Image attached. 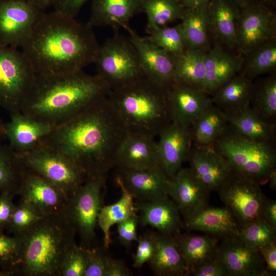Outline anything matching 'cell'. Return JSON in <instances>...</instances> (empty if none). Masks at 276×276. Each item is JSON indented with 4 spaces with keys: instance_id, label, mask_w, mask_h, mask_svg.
I'll list each match as a JSON object with an SVG mask.
<instances>
[{
    "instance_id": "e0dca14e",
    "label": "cell",
    "mask_w": 276,
    "mask_h": 276,
    "mask_svg": "<svg viewBox=\"0 0 276 276\" xmlns=\"http://www.w3.org/2000/svg\"><path fill=\"white\" fill-rule=\"evenodd\" d=\"M217 259L225 266L229 276H270L262 255L237 236L223 238Z\"/></svg>"
},
{
    "instance_id": "11a10c76",
    "label": "cell",
    "mask_w": 276,
    "mask_h": 276,
    "mask_svg": "<svg viewBox=\"0 0 276 276\" xmlns=\"http://www.w3.org/2000/svg\"><path fill=\"white\" fill-rule=\"evenodd\" d=\"M261 218L276 228V201L267 198L261 212Z\"/></svg>"
},
{
    "instance_id": "d6986e66",
    "label": "cell",
    "mask_w": 276,
    "mask_h": 276,
    "mask_svg": "<svg viewBox=\"0 0 276 276\" xmlns=\"http://www.w3.org/2000/svg\"><path fill=\"white\" fill-rule=\"evenodd\" d=\"M154 139L127 133L117 150L114 167L119 170H143L160 167L157 143Z\"/></svg>"
},
{
    "instance_id": "44dd1931",
    "label": "cell",
    "mask_w": 276,
    "mask_h": 276,
    "mask_svg": "<svg viewBox=\"0 0 276 276\" xmlns=\"http://www.w3.org/2000/svg\"><path fill=\"white\" fill-rule=\"evenodd\" d=\"M210 192L189 168H181L170 179L168 196L185 220L209 205Z\"/></svg>"
},
{
    "instance_id": "8fae6325",
    "label": "cell",
    "mask_w": 276,
    "mask_h": 276,
    "mask_svg": "<svg viewBox=\"0 0 276 276\" xmlns=\"http://www.w3.org/2000/svg\"><path fill=\"white\" fill-rule=\"evenodd\" d=\"M274 38H276L275 8L261 0L239 8L236 32L237 53L245 56Z\"/></svg>"
},
{
    "instance_id": "94428289",
    "label": "cell",
    "mask_w": 276,
    "mask_h": 276,
    "mask_svg": "<svg viewBox=\"0 0 276 276\" xmlns=\"http://www.w3.org/2000/svg\"><path fill=\"white\" fill-rule=\"evenodd\" d=\"M5 140V123L3 122L0 116V141L3 142Z\"/></svg>"
},
{
    "instance_id": "ffe728a7",
    "label": "cell",
    "mask_w": 276,
    "mask_h": 276,
    "mask_svg": "<svg viewBox=\"0 0 276 276\" xmlns=\"http://www.w3.org/2000/svg\"><path fill=\"white\" fill-rule=\"evenodd\" d=\"M157 143L160 166L172 178L188 160L193 141L190 128L171 122L158 135Z\"/></svg>"
},
{
    "instance_id": "9a60e30c",
    "label": "cell",
    "mask_w": 276,
    "mask_h": 276,
    "mask_svg": "<svg viewBox=\"0 0 276 276\" xmlns=\"http://www.w3.org/2000/svg\"><path fill=\"white\" fill-rule=\"evenodd\" d=\"M188 160L195 176L210 192H218L234 174L227 161L213 144L193 143Z\"/></svg>"
},
{
    "instance_id": "681fc988",
    "label": "cell",
    "mask_w": 276,
    "mask_h": 276,
    "mask_svg": "<svg viewBox=\"0 0 276 276\" xmlns=\"http://www.w3.org/2000/svg\"><path fill=\"white\" fill-rule=\"evenodd\" d=\"M193 276H229L224 264L217 258L195 269L190 274Z\"/></svg>"
},
{
    "instance_id": "ee69618b",
    "label": "cell",
    "mask_w": 276,
    "mask_h": 276,
    "mask_svg": "<svg viewBox=\"0 0 276 276\" xmlns=\"http://www.w3.org/2000/svg\"><path fill=\"white\" fill-rule=\"evenodd\" d=\"M90 249L75 243L66 252L62 261L58 276H84Z\"/></svg>"
},
{
    "instance_id": "ba28073f",
    "label": "cell",
    "mask_w": 276,
    "mask_h": 276,
    "mask_svg": "<svg viewBox=\"0 0 276 276\" xmlns=\"http://www.w3.org/2000/svg\"><path fill=\"white\" fill-rule=\"evenodd\" d=\"M106 174L87 176L81 187L69 197L64 212L80 238L81 246L86 248H92L96 239L98 217L103 206Z\"/></svg>"
},
{
    "instance_id": "f35d334b",
    "label": "cell",
    "mask_w": 276,
    "mask_h": 276,
    "mask_svg": "<svg viewBox=\"0 0 276 276\" xmlns=\"http://www.w3.org/2000/svg\"><path fill=\"white\" fill-rule=\"evenodd\" d=\"M275 71L276 38H274L245 55L239 73L254 81L261 75Z\"/></svg>"
},
{
    "instance_id": "4fadbf2b",
    "label": "cell",
    "mask_w": 276,
    "mask_h": 276,
    "mask_svg": "<svg viewBox=\"0 0 276 276\" xmlns=\"http://www.w3.org/2000/svg\"><path fill=\"white\" fill-rule=\"evenodd\" d=\"M44 12L25 0H0V45L21 48Z\"/></svg>"
},
{
    "instance_id": "7402d4cb",
    "label": "cell",
    "mask_w": 276,
    "mask_h": 276,
    "mask_svg": "<svg viewBox=\"0 0 276 276\" xmlns=\"http://www.w3.org/2000/svg\"><path fill=\"white\" fill-rule=\"evenodd\" d=\"M10 119L5 123L6 140L17 154L29 151L42 144L54 127L17 111L10 113Z\"/></svg>"
},
{
    "instance_id": "277c9868",
    "label": "cell",
    "mask_w": 276,
    "mask_h": 276,
    "mask_svg": "<svg viewBox=\"0 0 276 276\" xmlns=\"http://www.w3.org/2000/svg\"><path fill=\"white\" fill-rule=\"evenodd\" d=\"M107 98L127 133L155 138L171 122L166 88L146 76L111 90Z\"/></svg>"
},
{
    "instance_id": "3957f363",
    "label": "cell",
    "mask_w": 276,
    "mask_h": 276,
    "mask_svg": "<svg viewBox=\"0 0 276 276\" xmlns=\"http://www.w3.org/2000/svg\"><path fill=\"white\" fill-rule=\"evenodd\" d=\"M110 90L99 75L87 74L83 70L36 75L20 111L55 127L104 99Z\"/></svg>"
},
{
    "instance_id": "8992f818",
    "label": "cell",
    "mask_w": 276,
    "mask_h": 276,
    "mask_svg": "<svg viewBox=\"0 0 276 276\" xmlns=\"http://www.w3.org/2000/svg\"><path fill=\"white\" fill-rule=\"evenodd\" d=\"M213 145L227 161L234 174L260 185L268 182L270 175L276 171L275 142L250 139L228 125Z\"/></svg>"
},
{
    "instance_id": "5bb4252c",
    "label": "cell",
    "mask_w": 276,
    "mask_h": 276,
    "mask_svg": "<svg viewBox=\"0 0 276 276\" xmlns=\"http://www.w3.org/2000/svg\"><path fill=\"white\" fill-rule=\"evenodd\" d=\"M19 195L20 202L30 205L42 216L64 213L69 198L56 186L25 169Z\"/></svg>"
},
{
    "instance_id": "6125c7cd",
    "label": "cell",
    "mask_w": 276,
    "mask_h": 276,
    "mask_svg": "<svg viewBox=\"0 0 276 276\" xmlns=\"http://www.w3.org/2000/svg\"><path fill=\"white\" fill-rule=\"evenodd\" d=\"M264 3L275 9L276 0H261Z\"/></svg>"
},
{
    "instance_id": "6da1fadb",
    "label": "cell",
    "mask_w": 276,
    "mask_h": 276,
    "mask_svg": "<svg viewBox=\"0 0 276 276\" xmlns=\"http://www.w3.org/2000/svg\"><path fill=\"white\" fill-rule=\"evenodd\" d=\"M107 97L54 127L42 143L73 162L87 176L107 174L114 167L117 150L127 134Z\"/></svg>"
},
{
    "instance_id": "52a82bcc",
    "label": "cell",
    "mask_w": 276,
    "mask_h": 276,
    "mask_svg": "<svg viewBox=\"0 0 276 276\" xmlns=\"http://www.w3.org/2000/svg\"><path fill=\"white\" fill-rule=\"evenodd\" d=\"M97 74L111 90L145 76L137 52L129 37L114 35L100 45L94 62Z\"/></svg>"
},
{
    "instance_id": "f907efd6",
    "label": "cell",
    "mask_w": 276,
    "mask_h": 276,
    "mask_svg": "<svg viewBox=\"0 0 276 276\" xmlns=\"http://www.w3.org/2000/svg\"><path fill=\"white\" fill-rule=\"evenodd\" d=\"M14 195L9 193H0V231L6 229L15 207Z\"/></svg>"
},
{
    "instance_id": "d590c367",
    "label": "cell",
    "mask_w": 276,
    "mask_h": 276,
    "mask_svg": "<svg viewBox=\"0 0 276 276\" xmlns=\"http://www.w3.org/2000/svg\"><path fill=\"white\" fill-rule=\"evenodd\" d=\"M250 106L263 120L276 126V71L253 81Z\"/></svg>"
},
{
    "instance_id": "7dc6e473",
    "label": "cell",
    "mask_w": 276,
    "mask_h": 276,
    "mask_svg": "<svg viewBox=\"0 0 276 276\" xmlns=\"http://www.w3.org/2000/svg\"><path fill=\"white\" fill-rule=\"evenodd\" d=\"M105 249L97 247L90 249L87 266L84 276H105L107 261L109 256Z\"/></svg>"
},
{
    "instance_id": "e575fe53",
    "label": "cell",
    "mask_w": 276,
    "mask_h": 276,
    "mask_svg": "<svg viewBox=\"0 0 276 276\" xmlns=\"http://www.w3.org/2000/svg\"><path fill=\"white\" fill-rule=\"evenodd\" d=\"M253 81L240 73L225 83L212 96V100L225 113L250 105Z\"/></svg>"
},
{
    "instance_id": "1f68e13d",
    "label": "cell",
    "mask_w": 276,
    "mask_h": 276,
    "mask_svg": "<svg viewBox=\"0 0 276 276\" xmlns=\"http://www.w3.org/2000/svg\"><path fill=\"white\" fill-rule=\"evenodd\" d=\"M189 269V275L203 264L217 258L218 244L208 235L183 234L174 235Z\"/></svg>"
},
{
    "instance_id": "d6a6232c",
    "label": "cell",
    "mask_w": 276,
    "mask_h": 276,
    "mask_svg": "<svg viewBox=\"0 0 276 276\" xmlns=\"http://www.w3.org/2000/svg\"><path fill=\"white\" fill-rule=\"evenodd\" d=\"M116 181L121 190V197L113 204L103 205L97 219V224L103 234V247L105 249L108 248L111 243V227L136 214L134 198L124 187L118 175L116 177Z\"/></svg>"
},
{
    "instance_id": "2e32d148",
    "label": "cell",
    "mask_w": 276,
    "mask_h": 276,
    "mask_svg": "<svg viewBox=\"0 0 276 276\" xmlns=\"http://www.w3.org/2000/svg\"><path fill=\"white\" fill-rule=\"evenodd\" d=\"M166 93L171 122L190 129L213 105L203 90L176 82L166 88Z\"/></svg>"
},
{
    "instance_id": "7a4b0ae2",
    "label": "cell",
    "mask_w": 276,
    "mask_h": 276,
    "mask_svg": "<svg viewBox=\"0 0 276 276\" xmlns=\"http://www.w3.org/2000/svg\"><path fill=\"white\" fill-rule=\"evenodd\" d=\"M99 47L88 22L54 11L41 14L21 48L36 75L52 76L94 63Z\"/></svg>"
},
{
    "instance_id": "b9f144b4",
    "label": "cell",
    "mask_w": 276,
    "mask_h": 276,
    "mask_svg": "<svg viewBox=\"0 0 276 276\" xmlns=\"http://www.w3.org/2000/svg\"><path fill=\"white\" fill-rule=\"evenodd\" d=\"M236 236L251 249L259 251L263 246L275 242L276 228L260 218L241 226Z\"/></svg>"
},
{
    "instance_id": "bcb514c9",
    "label": "cell",
    "mask_w": 276,
    "mask_h": 276,
    "mask_svg": "<svg viewBox=\"0 0 276 276\" xmlns=\"http://www.w3.org/2000/svg\"><path fill=\"white\" fill-rule=\"evenodd\" d=\"M136 251L133 255V266L141 268L151 258L154 249V233L145 234L138 238Z\"/></svg>"
},
{
    "instance_id": "83f0119b",
    "label": "cell",
    "mask_w": 276,
    "mask_h": 276,
    "mask_svg": "<svg viewBox=\"0 0 276 276\" xmlns=\"http://www.w3.org/2000/svg\"><path fill=\"white\" fill-rule=\"evenodd\" d=\"M154 249L147 262L158 276L189 275V269L174 235L154 233Z\"/></svg>"
},
{
    "instance_id": "836d02e7",
    "label": "cell",
    "mask_w": 276,
    "mask_h": 276,
    "mask_svg": "<svg viewBox=\"0 0 276 276\" xmlns=\"http://www.w3.org/2000/svg\"><path fill=\"white\" fill-rule=\"evenodd\" d=\"M206 54L201 50L187 49L181 55L173 56L174 82L203 91Z\"/></svg>"
},
{
    "instance_id": "816d5d0a",
    "label": "cell",
    "mask_w": 276,
    "mask_h": 276,
    "mask_svg": "<svg viewBox=\"0 0 276 276\" xmlns=\"http://www.w3.org/2000/svg\"><path fill=\"white\" fill-rule=\"evenodd\" d=\"M88 0H54V11L63 15L75 18Z\"/></svg>"
},
{
    "instance_id": "5b68a950",
    "label": "cell",
    "mask_w": 276,
    "mask_h": 276,
    "mask_svg": "<svg viewBox=\"0 0 276 276\" xmlns=\"http://www.w3.org/2000/svg\"><path fill=\"white\" fill-rule=\"evenodd\" d=\"M76 234L64 213L44 216L19 236L22 243L20 276H58L68 248Z\"/></svg>"
},
{
    "instance_id": "74e56055",
    "label": "cell",
    "mask_w": 276,
    "mask_h": 276,
    "mask_svg": "<svg viewBox=\"0 0 276 276\" xmlns=\"http://www.w3.org/2000/svg\"><path fill=\"white\" fill-rule=\"evenodd\" d=\"M143 12L147 17L146 32L149 34L156 29L178 19L186 10L177 0H141Z\"/></svg>"
},
{
    "instance_id": "7c38bea8",
    "label": "cell",
    "mask_w": 276,
    "mask_h": 276,
    "mask_svg": "<svg viewBox=\"0 0 276 276\" xmlns=\"http://www.w3.org/2000/svg\"><path fill=\"white\" fill-rule=\"evenodd\" d=\"M218 193L240 227L261 218L267 198L258 182L234 173Z\"/></svg>"
},
{
    "instance_id": "8d00e7d4",
    "label": "cell",
    "mask_w": 276,
    "mask_h": 276,
    "mask_svg": "<svg viewBox=\"0 0 276 276\" xmlns=\"http://www.w3.org/2000/svg\"><path fill=\"white\" fill-rule=\"evenodd\" d=\"M228 126L226 114L214 104L207 109L190 128L193 144H213Z\"/></svg>"
},
{
    "instance_id": "ac0fdd59",
    "label": "cell",
    "mask_w": 276,
    "mask_h": 276,
    "mask_svg": "<svg viewBox=\"0 0 276 276\" xmlns=\"http://www.w3.org/2000/svg\"><path fill=\"white\" fill-rule=\"evenodd\" d=\"M139 55L145 76L167 88L174 82V57L153 43L141 37L129 25L122 27Z\"/></svg>"
},
{
    "instance_id": "9c48e42d",
    "label": "cell",
    "mask_w": 276,
    "mask_h": 276,
    "mask_svg": "<svg viewBox=\"0 0 276 276\" xmlns=\"http://www.w3.org/2000/svg\"><path fill=\"white\" fill-rule=\"evenodd\" d=\"M17 155L25 169L48 180L68 197L81 187L87 177L73 162L43 144Z\"/></svg>"
},
{
    "instance_id": "680465c9",
    "label": "cell",
    "mask_w": 276,
    "mask_h": 276,
    "mask_svg": "<svg viewBox=\"0 0 276 276\" xmlns=\"http://www.w3.org/2000/svg\"><path fill=\"white\" fill-rule=\"evenodd\" d=\"M234 2L239 8L245 7L250 3L257 0H231Z\"/></svg>"
},
{
    "instance_id": "db71d44e",
    "label": "cell",
    "mask_w": 276,
    "mask_h": 276,
    "mask_svg": "<svg viewBox=\"0 0 276 276\" xmlns=\"http://www.w3.org/2000/svg\"><path fill=\"white\" fill-rule=\"evenodd\" d=\"M130 272L121 260L108 257L105 276H128Z\"/></svg>"
},
{
    "instance_id": "ab89813d",
    "label": "cell",
    "mask_w": 276,
    "mask_h": 276,
    "mask_svg": "<svg viewBox=\"0 0 276 276\" xmlns=\"http://www.w3.org/2000/svg\"><path fill=\"white\" fill-rule=\"evenodd\" d=\"M24 171L17 154L0 141V193L19 195Z\"/></svg>"
},
{
    "instance_id": "91938a15",
    "label": "cell",
    "mask_w": 276,
    "mask_h": 276,
    "mask_svg": "<svg viewBox=\"0 0 276 276\" xmlns=\"http://www.w3.org/2000/svg\"><path fill=\"white\" fill-rule=\"evenodd\" d=\"M268 181L269 182L271 188L275 190L276 188V171L273 172L270 175Z\"/></svg>"
},
{
    "instance_id": "30bf717a",
    "label": "cell",
    "mask_w": 276,
    "mask_h": 276,
    "mask_svg": "<svg viewBox=\"0 0 276 276\" xmlns=\"http://www.w3.org/2000/svg\"><path fill=\"white\" fill-rule=\"evenodd\" d=\"M36 74L17 48L0 45V107L9 113L20 111Z\"/></svg>"
},
{
    "instance_id": "603a6c76",
    "label": "cell",
    "mask_w": 276,
    "mask_h": 276,
    "mask_svg": "<svg viewBox=\"0 0 276 276\" xmlns=\"http://www.w3.org/2000/svg\"><path fill=\"white\" fill-rule=\"evenodd\" d=\"M208 12L212 45L218 44L237 53L236 32L239 8L231 0H211Z\"/></svg>"
},
{
    "instance_id": "cb8c5ba5",
    "label": "cell",
    "mask_w": 276,
    "mask_h": 276,
    "mask_svg": "<svg viewBox=\"0 0 276 276\" xmlns=\"http://www.w3.org/2000/svg\"><path fill=\"white\" fill-rule=\"evenodd\" d=\"M136 209L140 212L139 222L149 225L158 233L174 235L183 228L180 212L175 202L166 196L150 201H136Z\"/></svg>"
},
{
    "instance_id": "9f6ffc18",
    "label": "cell",
    "mask_w": 276,
    "mask_h": 276,
    "mask_svg": "<svg viewBox=\"0 0 276 276\" xmlns=\"http://www.w3.org/2000/svg\"><path fill=\"white\" fill-rule=\"evenodd\" d=\"M185 8H194L208 5L211 0H177Z\"/></svg>"
},
{
    "instance_id": "d4e9b609",
    "label": "cell",
    "mask_w": 276,
    "mask_h": 276,
    "mask_svg": "<svg viewBox=\"0 0 276 276\" xmlns=\"http://www.w3.org/2000/svg\"><path fill=\"white\" fill-rule=\"evenodd\" d=\"M124 187L136 201L168 196L170 179L160 167L143 170H119Z\"/></svg>"
},
{
    "instance_id": "484cf974",
    "label": "cell",
    "mask_w": 276,
    "mask_h": 276,
    "mask_svg": "<svg viewBox=\"0 0 276 276\" xmlns=\"http://www.w3.org/2000/svg\"><path fill=\"white\" fill-rule=\"evenodd\" d=\"M244 59V56L238 53L229 52L218 44H213L206 54L203 91L212 96L240 72Z\"/></svg>"
},
{
    "instance_id": "f546056e",
    "label": "cell",
    "mask_w": 276,
    "mask_h": 276,
    "mask_svg": "<svg viewBox=\"0 0 276 276\" xmlns=\"http://www.w3.org/2000/svg\"><path fill=\"white\" fill-rule=\"evenodd\" d=\"M208 5L194 8H186L180 24L186 49L207 52L212 47L209 27Z\"/></svg>"
},
{
    "instance_id": "6f0895ef",
    "label": "cell",
    "mask_w": 276,
    "mask_h": 276,
    "mask_svg": "<svg viewBox=\"0 0 276 276\" xmlns=\"http://www.w3.org/2000/svg\"><path fill=\"white\" fill-rule=\"evenodd\" d=\"M42 11L53 6L54 0H25Z\"/></svg>"
},
{
    "instance_id": "7bdbcfd3",
    "label": "cell",
    "mask_w": 276,
    "mask_h": 276,
    "mask_svg": "<svg viewBox=\"0 0 276 276\" xmlns=\"http://www.w3.org/2000/svg\"><path fill=\"white\" fill-rule=\"evenodd\" d=\"M144 38L173 56L181 55L186 49L180 24L174 27L158 28Z\"/></svg>"
},
{
    "instance_id": "f5cc1de1",
    "label": "cell",
    "mask_w": 276,
    "mask_h": 276,
    "mask_svg": "<svg viewBox=\"0 0 276 276\" xmlns=\"http://www.w3.org/2000/svg\"><path fill=\"white\" fill-rule=\"evenodd\" d=\"M267 271L273 275L276 271V242L266 245L259 249Z\"/></svg>"
},
{
    "instance_id": "60d3db41",
    "label": "cell",
    "mask_w": 276,
    "mask_h": 276,
    "mask_svg": "<svg viewBox=\"0 0 276 276\" xmlns=\"http://www.w3.org/2000/svg\"><path fill=\"white\" fill-rule=\"evenodd\" d=\"M22 243L20 237L0 231V276L19 275Z\"/></svg>"
},
{
    "instance_id": "f6af8a7d",
    "label": "cell",
    "mask_w": 276,
    "mask_h": 276,
    "mask_svg": "<svg viewBox=\"0 0 276 276\" xmlns=\"http://www.w3.org/2000/svg\"><path fill=\"white\" fill-rule=\"evenodd\" d=\"M44 216L30 205L20 202L15 205L6 229L13 236L19 237L29 231Z\"/></svg>"
},
{
    "instance_id": "c3c4849f",
    "label": "cell",
    "mask_w": 276,
    "mask_h": 276,
    "mask_svg": "<svg viewBox=\"0 0 276 276\" xmlns=\"http://www.w3.org/2000/svg\"><path fill=\"white\" fill-rule=\"evenodd\" d=\"M139 217L134 214L117 224L118 238L125 247H129L133 241H137V226Z\"/></svg>"
},
{
    "instance_id": "4316f807",
    "label": "cell",
    "mask_w": 276,
    "mask_h": 276,
    "mask_svg": "<svg viewBox=\"0 0 276 276\" xmlns=\"http://www.w3.org/2000/svg\"><path fill=\"white\" fill-rule=\"evenodd\" d=\"M142 12L141 0H93L88 23L93 27L109 26L118 32Z\"/></svg>"
},
{
    "instance_id": "4dcf8cb0",
    "label": "cell",
    "mask_w": 276,
    "mask_h": 276,
    "mask_svg": "<svg viewBox=\"0 0 276 276\" xmlns=\"http://www.w3.org/2000/svg\"><path fill=\"white\" fill-rule=\"evenodd\" d=\"M225 113L228 125L241 135L255 141L275 142L276 126L261 118L250 105Z\"/></svg>"
},
{
    "instance_id": "f1b7e54d",
    "label": "cell",
    "mask_w": 276,
    "mask_h": 276,
    "mask_svg": "<svg viewBox=\"0 0 276 276\" xmlns=\"http://www.w3.org/2000/svg\"><path fill=\"white\" fill-rule=\"evenodd\" d=\"M183 227L199 231L223 238L236 236L240 226L231 211L225 206L211 207L208 205L185 220Z\"/></svg>"
}]
</instances>
